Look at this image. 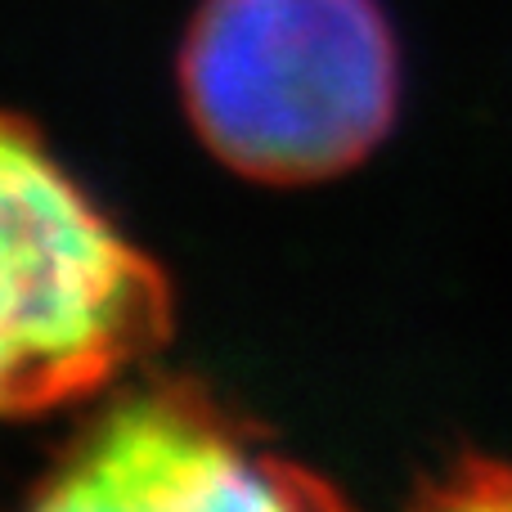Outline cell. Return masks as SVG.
<instances>
[{
    "mask_svg": "<svg viewBox=\"0 0 512 512\" xmlns=\"http://www.w3.org/2000/svg\"><path fill=\"white\" fill-rule=\"evenodd\" d=\"M171 328V288L0 108V418L104 391Z\"/></svg>",
    "mask_w": 512,
    "mask_h": 512,
    "instance_id": "7a4b0ae2",
    "label": "cell"
},
{
    "mask_svg": "<svg viewBox=\"0 0 512 512\" xmlns=\"http://www.w3.org/2000/svg\"><path fill=\"white\" fill-rule=\"evenodd\" d=\"M41 508H328L315 472L256 450L189 382H149L99 409L36 490Z\"/></svg>",
    "mask_w": 512,
    "mask_h": 512,
    "instance_id": "3957f363",
    "label": "cell"
},
{
    "mask_svg": "<svg viewBox=\"0 0 512 512\" xmlns=\"http://www.w3.org/2000/svg\"><path fill=\"white\" fill-rule=\"evenodd\" d=\"M400 90L382 0H203L180 45L198 140L256 185H324L369 162Z\"/></svg>",
    "mask_w": 512,
    "mask_h": 512,
    "instance_id": "6da1fadb",
    "label": "cell"
}]
</instances>
